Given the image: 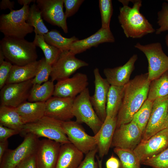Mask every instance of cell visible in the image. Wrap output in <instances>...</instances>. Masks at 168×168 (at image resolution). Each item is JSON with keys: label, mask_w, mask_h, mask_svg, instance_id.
<instances>
[{"label": "cell", "mask_w": 168, "mask_h": 168, "mask_svg": "<svg viewBox=\"0 0 168 168\" xmlns=\"http://www.w3.org/2000/svg\"><path fill=\"white\" fill-rule=\"evenodd\" d=\"M54 82L48 81L39 85L33 84L28 99L30 102H45L53 96Z\"/></svg>", "instance_id": "obj_28"}, {"label": "cell", "mask_w": 168, "mask_h": 168, "mask_svg": "<svg viewBox=\"0 0 168 168\" xmlns=\"http://www.w3.org/2000/svg\"><path fill=\"white\" fill-rule=\"evenodd\" d=\"M16 109L25 124L34 123L45 116V102L26 101Z\"/></svg>", "instance_id": "obj_24"}, {"label": "cell", "mask_w": 168, "mask_h": 168, "mask_svg": "<svg viewBox=\"0 0 168 168\" xmlns=\"http://www.w3.org/2000/svg\"><path fill=\"white\" fill-rule=\"evenodd\" d=\"M143 133L133 121L116 128L111 147L133 150L140 143Z\"/></svg>", "instance_id": "obj_12"}, {"label": "cell", "mask_w": 168, "mask_h": 168, "mask_svg": "<svg viewBox=\"0 0 168 168\" xmlns=\"http://www.w3.org/2000/svg\"><path fill=\"white\" fill-rule=\"evenodd\" d=\"M83 154L71 142L61 144L55 168H77Z\"/></svg>", "instance_id": "obj_23"}, {"label": "cell", "mask_w": 168, "mask_h": 168, "mask_svg": "<svg viewBox=\"0 0 168 168\" xmlns=\"http://www.w3.org/2000/svg\"><path fill=\"white\" fill-rule=\"evenodd\" d=\"M88 84L86 74L77 73L71 77L57 81L53 96L74 99L87 88Z\"/></svg>", "instance_id": "obj_16"}, {"label": "cell", "mask_w": 168, "mask_h": 168, "mask_svg": "<svg viewBox=\"0 0 168 168\" xmlns=\"http://www.w3.org/2000/svg\"><path fill=\"white\" fill-rule=\"evenodd\" d=\"M106 166V168H120V161L112 155L107 161Z\"/></svg>", "instance_id": "obj_44"}, {"label": "cell", "mask_w": 168, "mask_h": 168, "mask_svg": "<svg viewBox=\"0 0 168 168\" xmlns=\"http://www.w3.org/2000/svg\"><path fill=\"white\" fill-rule=\"evenodd\" d=\"M74 99L52 96L45 102V116L61 122L73 117L72 107Z\"/></svg>", "instance_id": "obj_19"}, {"label": "cell", "mask_w": 168, "mask_h": 168, "mask_svg": "<svg viewBox=\"0 0 168 168\" xmlns=\"http://www.w3.org/2000/svg\"><path fill=\"white\" fill-rule=\"evenodd\" d=\"M32 80L6 84L1 89L0 105L17 108L27 101L33 85Z\"/></svg>", "instance_id": "obj_13"}, {"label": "cell", "mask_w": 168, "mask_h": 168, "mask_svg": "<svg viewBox=\"0 0 168 168\" xmlns=\"http://www.w3.org/2000/svg\"><path fill=\"white\" fill-rule=\"evenodd\" d=\"M131 7L124 6L119 8V22L127 38H140L155 31L152 25L140 13L142 1L133 0Z\"/></svg>", "instance_id": "obj_2"}, {"label": "cell", "mask_w": 168, "mask_h": 168, "mask_svg": "<svg viewBox=\"0 0 168 168\" xmlns=\"http://www.w3.org/2000/svg\"><path fill=\"white\" fill-rule=\"evenodd\" d=\"M113 151L119 158L121 168H141L140 161L133 150L114 148Z\"/></svg>", "instance_id": "obj_33"}, {"label": "cell", "mask_w": 168, "mask_h": 168, "mask_svg": "<svg viewBox=\"0 0 168 168\" xmlns=\"http://www.w3.org/2000/svg\"><path fill=\"white\" fill-rule=\"evenodd\" d=\"M5 57L2 49L0 48V64L3 62Z\"/></svg>", "instance_id": "obj_48"}, {"label": "cell", "mask_w": 168, "mask_h": 168, "mask_svg": "<svg viewBox=\"0 0 168 168\" xmlns=\"http://www.w3.org/2000/svg\"><path fill=\"white\" fill-rule=\"evenodd\" d=\"M93 73L95 91L93 95L90 96V100L97 115L103 122L107 116L106 103L110 85L105 78L102 77L99 68H95Z\"/></svg>", "instance_id": "obj_17"}, {"label": "cell", "mask_w": 168, "mask_h": 168, "mask_svg": "<svg viewBox=\"0 0 168 168\" xmlns=\"http://www.w3.org/2000/svg\"><path fill=\"white\" fill-rule=\"evenodd\" d=\"M61 144L49 139L40 140L35 152L38 168H55Z\"/></svg>", "instance_id": "obj_18"}, {"label": "cell", "mask_w": 168, "mask_h": 168, "mask_svg": "<svg viewBox=\"0 0 168 168\" xmlns=\"http://www.w3.org/2000/svg\"><path fill=\"white\" fill-rule=\"evenodd\" d=\"M165 42L168 48V34L166 36Z\"/></svg>", "instance_id": "obj_50"}, {"label": "cell", "mask_w": 168, "mask_h": 168, "mask_svg": "<svg viewBox=\"0 0 168 168\" xmlns=\"http://www.w3.org/2000/svg\"><path fill=\"white\" fill-rule=\"evenodd\" d=\"M35 153L31 155L23 161L16 168H38L36 162Z\"/></svg>", "instance_id": "obj_43"}, {"label": "cell", "mask_w": 168, "mask_h": 168, "mask_svg": "<svg viewBox=\"0 0 168 168\" xmlns=\"http://www.w3.org/2000/svg\"><path fill=\"white\" fill-rule=\"evenodd\" d=\"M84 1L83 0H63L65 8L64 13L66 17L72 16L75 14Z\"/></svg>", "instance_id": "obj_40"}, {"label": "cell", "mask_w": 168, "mask_h": 168, "mask_svg": "<svg viewBox=\"0 0 168 168\" xmlns=\"http://www.w3.org/2000/svg\"><path fill=\"white\" fill-rule=\"evenodd\" d=\"M15 2L9 0H2L0 3L1 10L9 9L10 11L13 10L14 7Z\"/></svg>", "instance_id": "obj_45"}, {"label": "cell", "mask_w": 168, "mask_h": 168, "mask_svg": "<svg viewBox=\"0 0 168 168\" xmlns=\"http://www.w3.org/2000/svg\"><path fill=\"white\" fill-rule=\"evenodd\" d=\"M89 89L87 87L77 95L73 100L72 113L76 121L88 125L96 134L103 122L96 114L90 100Z\"/></svg>", "instance_id": "obj_6"}, {"label": "cell", "mask_w": 168, "mask_h": 168, "mask_svg": "<svg viewBox=\"0 0 168 168\" xmlns=\"http://www.w3.org/2000/svg\"><path fill=\"white\" fill-rule=\"evenodd\" d=\"M157 23L159 27L155 31L156 34H160L161 33L168 31V3H162L161 8L157 13Z\"/></svg>", "instance_id": "obj_38"}, {"label": "cell", "mask_w": 168, "mask_h": 168, "mask_svg": "<svg viewBox=\"0 0 168 168\" xmlns=\"http://www.w3.org/2000/svg\"><path fill=\"white\" fill-rule=\"evenodd\" d=\"M0 124L21 131L25 124L16 108L0 105Z\"/></svg>", "instance_id": "obj_26"}, {"label": "cell", "mask_w": 168, "mask_h": 168, "mask_svg": "<svg viewBox=\"0 0 168 168\" xmlns=\"http://www.w3.org/2000/svg\"><path fill=\"white\" fill-rule=\"evenodd\" d=\"M153 101L147 99L134 114L132 120L137 125L143 133L150 118Z\"/></svg>", "instance_id": "obj_34"}, {"label": "cell", "mask_w": 168, "mask_h": 168, "mask_svg": "<svg viewBox=\"0 0 168 168\" xmlns=\"http://www.w3.org/2000/svg\"><path fill=\"white\" fill-rule=\"evenodd\" d=\"M40 63V60L24 66L13 65L6 84L33 79L37 73Z\"/></svg>", "instance_id": "obj_25"}, {"label": "cell", "mask_w": 168, "mask_h": 168, "mask_svg": "<svg viewBox=\"0 0 168 168\" xmlns=\"http://www.w3.org/2000/svg\"><path fill=\"white\" fill-rule=\"evenodd\" d=\"M168 96V70L157 79L151 81L147 99L153 101L156 99Z\"/></svg>", "instance_id": "obj_29"}, {"label": "cell", "mask_w": 168, "mask_h": 168, "mask_svg": "<svg viewBox=\"0 0 168 168\" xmlns=\"http://www.w3.org/2000/svg\"><path fill=\"white\" fill-rule=\"evenodd\" d=\"M36 2L35 0H18L17 2L21 5H29L31 2L35 3Z\"/></svg>", "instance_id": "obj_47"}, {"label": "cell", "mask_w": 168, "mask_h": 168, "mask_svg": "<svg viewBox=\"0 0 168 168\" xmlns=\"http://www.w3.org/2000/svg\"><path fill=\"white\" fill-rule=\"evenodd\" d=\"M99 5L101 17V27L110 29V22L113 12L112 1L99 0Z\"/></svg>", "instance_id": "obj_35"}, {"label": "cell", "mask_w": 168, "mask_h": 168, "mask_svg": "<svg viewBox=\"0 0 168 168\" xmlns=\"http://www.w3.org/2000/svg\"><path fill=\"white\" fill-rule=\"evenodd\" d=\"M62 127L70 142L83 154H86L97 147L96 136L88 134L76 121L63 122Z\"/></svg>", "instance_id": "obj_10"}, {"label": "cell", "mask_w": 168, "mask_h": 168, "mask_svg": "<svg viewBox=\"0 0 168 168\" xmlns=\"http://www.w3.org/2000/svg\"><path fill=\"white\" fill-rule=\"evenodd\" d=\"M42 18L40 10L36 4L34 3L30 8L26 22L34 28L35 34L44 35L49 31Z\"/></svg>", "instance_id": "obj_31"}, {"label": "cell", "mask_w": 168, "mask_h": 168, "mask_svg": "<svg viewBox=\"0 0 168 168\" xmlns=\"http://www.w3.org/2000/svg\"><path fill=\"white\" fill-rule=\"evenodd\" d=\"M13 65L10 62L4 61L0 64V89L6 84Z\"/></svg>", "instance_id": "obj_41"}, {"label": "cell", "mask_w": 168, "mask_h": 168, "mask_svg": "<svg viewBox=\"0 0 168 168\" xmlns=\"http://www.w3.org/2000/svg\"><path fill=\"white\" fill-rule=\"evenodd\" d=\"M30 8L29 5H24L19 10L1 15L0 31L4 36L24 39L34 31V28L26 22Z\"/></svg>", "instance_id": "obj_4"}, {"label": "cell", "mask_w": 168, "mask_h": 168, "mask_svg": "<svg viewBox=\"0 0 168 168\" xmlns=\"http://www.w3.org/2000/svg\"><path fill=\"white\" fill-rule=\"evenodd\" d=\"M33 42L36 47H39L42 49L46 62L52 65L58 59L61 51L47 43L43 35L35 34Z\"/></svg>", "instance_id": "obj_32"}, {"label": "cell", "mask_w": 168, "mask_h": 168, "mask_svg": "<svg viewBox=\"0 0 168 168\" xmlns=\"http://www.w3.org/2000/svg\"><path fill=\"white\" fill-rule=\"evenodd\" d=\"M151 82L147 72L136 76L124 86V97L117 116L116 128L132 120L147 99Z\"/></svg>", "instance_id": "obj_1"}, {"label": "cell", "mask_w": 168, "mask_h": 168, "mask_svg": "<svg viewBox=\"0 0 168 168\" xmlns=\"http://www.w3.org/2000/svg\"><path fill=\"white\" fill-rule=\"evenodd\" d=\"M117 117L107 116L98 131L95 135L97 141L98 156L102 159L108 153L117 126Z\"/></svg>", "instance_id": "obj_22"}, {"label": "cell", "mask_w": 168, "mask_h": 168, "mask_svg": "<svg viewBox=\"0 0 168 168\" xmlns=\"http://www.w3.org/2000/svg\"><path fill=\"white\" fill-rule=\"evenodd\" d=\"M22 143L15 149H7L0 161V168H16L23 161L35 153L39 138L28 133Z\"/></svg>", "instance_id": "obj_8"}, {"label": "cell", "mask_w": 168, "mask_h": 168, "mask_svg": "<svg viewBox=\"0 0 168 168\" xmlns=\"http://www.w3.org/2000/svg\"><path fill=\"white\" fill-rule=\"evenodd\" d=\"M145 55L148 62V78L151 81L157 79L168 70V56L164 53L161 44L156 42L134 45Z\"/></svg>", "instance_id": "obj_7"}, {"label": "cell", "mask_w": 168, "mask_h": 168, "mask_svg": "<svg viewBox=\"0 0 168 168\" xmlns=\"http://www.w3.org/2000/svg\"><path fill=\"white\" fill-rule=\"evenodd\" d=\"M97 161L98 163L99 168H102V159H100L98 156H96Z\"/></svg>", "instance_id": "obj_49"}, {"label": "cell", "mask_w": 168, "mask_h": 168, "mask_svg": "<svg viewBox=\"0 0 168 168\" xmlns=\"http://www.w3.org/2000/svg\"><path fill=\"white\" fill-rule=\"evenodd\" d=\"M43 36L47 43L57 48L61 51L69 50L72 44L79 40L75 36L70 38L65 37L56 30L49 31Z\"/></svg>", "instance_id": "obj_30"}, {"label": "cell", "mask_w": 168, "mask_h": 168, "mask_svg": "<svg viewBox=\"0 0 168 168\" xmlns=\"http://www.w3.org/2000/svg\"><path fill=\"white\" fill-rule=\"evenodd\" d=\"M96 147L86 154L77 168H99L98 163L95 160V156L97 152Z\"/></svg>", "instance_id": "obj_39"}, {"label": "cell", "mask_w": 168, "mask_h": 168, "mask_svg": "<svg viewBox=\"0 0 168 168\" xmlns=\"http://www.w3.org/2000/svg\"><path fill=\"white\" fill-rule=\"evenodd\" d=\"M8 142L7 140L0 141V161L8 149Z\"/></svg>", "instance_id": "obj_46"}, {"label": "cell", "mask_w": 168, "mask_h": 168, "mask_svg": "<svg viewBox=\"0 0 168 168\" xmlns=\"http://www.w3.org/2000/svg\"><path fill=\"white\" fill-rule=\"evenodd\" d=\"M168 128V96L158 98L153 103L148 123L141 142L144 141L159 131Z\"/></svg>", "instance_id": "obj_9"}, {"label": "cell", "mask_w": 168, "mask_h": 168, "mask_svg": "<svg viewBox=\"0 0 168 168\" xmlns=\"http://www.w3.org/2000/svg\"><path fill=\"white\" fill-rule=\"evenodd\" d=\"M62 122L44 116L37 122L25 124L20 134L24 137L32 133L38 138H46L61 144L70 142L63 131Z\"/></svg>", "instance_id": "obj_5"}, {"label": "cell", "mask_w": 168, "mask_h": 168, "mask_svg": "<svg viewBox=\"0 0 168 168\" xmlns=\"http://www.w3.org/2000/svg\"><path fill=\"white\" fill-rule=\"evenodd\" d=\"M52 69V65L48 63L45 58L40 59V63L37 73L32 80L33 84L40 85L49 81Z\"/></svg>", "instance_id": "obj_36"}, {"label": "cell", "mask_w": 168, "mask_h": 168, "mask_svg": "<svg viewBox=\"0 0 168 168\" xmlns=\"http://www.w3.org/2000/svg\"><path fill=\"white\" fill-rule=\"evenodd\" d=\"M0 48L5 59L13 65L24 66L37 61L36 46L24 39L4 36L0 41Z\"/></svg>", "instance_id": "obj_3"}, {"label": "cell", "mask_w": 168, "mask_h": 168, "mask_svg": "<svg viewBox=\"0 0 168 168\" xmlns=\"http://www.w3.org/2000/svg\"><path fill=\"white\" fill-rule=\"evenodd\" d=\"M16 168H17L16 167Z\"/></svg>", "instance_id": "obj_51"}, {"label": "cell", "mask_w": 168, "mask_h": 168, "mask_svg": "<svg viewBox=\"0 0 168 168\" xmlns=\"http://www.w3.org/2000/svg\"><path fill=\"white\" fill-rule=\"evenodd\" d=\"M141 164L152 168H168V147L157 155L142 161Z\"/></svg>", "instance_id": "obj_37"}, {"label": "cell", "mask_w": 168, "mask_h": 168, "mask_svg": "<svg viewBox=\"0 0 168 168\" xmlns=\"http://www.w3.org/2000/svg\"><path fill=\"white\" fill-rule=\"evenodd\" d=\"M75 55L69 50L61 51L57 60L52 65L51 80L58 81L68 78L80 68L88 65V63L76 58Z\"/></svg>", "instance_id": "obj_11"}, {"label": "cell", "mask_w": 168, "mask_h": 168, "mask_svg": "<svg viewBox=\"0 0 168 168\" xmlns=\"http://www.w3.org/2000/svg\"><path fill=\"white\" fill-rule=\"evenodd\" d=\"M36 2L44 20L61 28L65 33H68L67 18L63 10V0H36Z\"/></svg>", "instance_id": "obj_15"}, {"label": "cell", "mask_w": 168, "mask_h": 168, "mask_svg": "<svg viewBox=\"0 0 168 168\" xmlns=\"http://www.w3.org/2000/svg\"><path fill=\"white\" fill-rule=\"evenodd\" d=\"M115 38L110 29L101 28L95 33L85 39L78 40L71 44L69 51L76 55L104 43H113Z\"/></svg>", "instance_id": "obj_20"}, {"label": "cell", "mask_w": 168, "mask_h": 168, "mask_svg": "<svg viewBox=\"0 0 168 168\" xmlns=\"http://www.w3.org/2000/svg\"><path fill=\"white\" fill-rule=\"evenodd\" d=\"M138 55L134 54L124 65L113 68H107L103 70L105 79L110 85L123 86L130 80V76L134 69Z\"/></svg>", "instance_id": "obj_21"}, {"label": "cell", "mask_w": 168, "mask_h": 168, "mask_svg": "<svg viewBox=\"0 0 168 168\" xmlns=\"http://www.w3.org/2000/svg\"><path fill=\"white\" fill-rule=\"evenodd\" d=\"M168 147V128L141 142L133 150L141 163L158 154Z\"/></svg>", "instance_id": "obj_14"}, {"label": "cell", "mask_w": 168, "mask_h": 168, "mask_svg": "<svg viewBox=\"0 0 168 168\" xmlns=\"http://www.w3.org/2000/svg\"><path fill=\"white\" fill-rule=\"evenodd\" d=\"M18 130L10 128L0 124V141L7 140L12 136L20 133Z\"/></svg>", "instance_id": "obj_42"}, {"label": "cell", "mask_w": 168, "mask_h": 168, "mask_svg": "<svg viewBox=\"0 0 168 168\" xmlns=\"http://www.w3.org/2000/svg\"><path fill=\"white\" fill-rule=\"evenodd\" d=\"M124 90V86H110L106 103L107 116L117 117L122 103Z\"/></svg>", "instance_id": "obj_27"}]
</instances>
